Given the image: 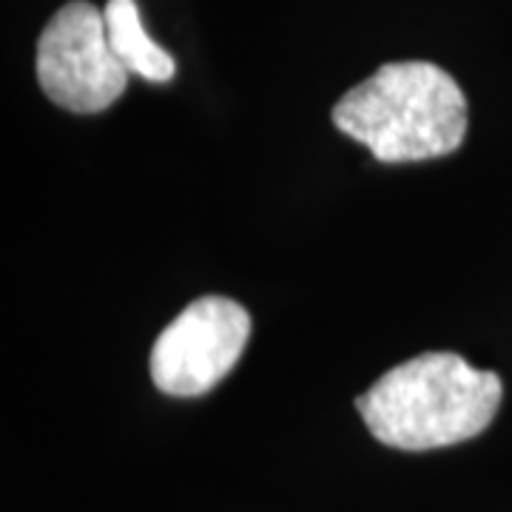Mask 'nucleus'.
Returning <instances> with one entry per match:
<instances>
[{
    "instance_id": "5",
    "label": "nucleus",
    "mask_w": 512,
    "mask_h": 512,
    "mask_svg": "<svg viewBox=\"0 0 512 512\" xmlns=\"http://www.w3.org/2000/svg\"><path fill=\"white\" fill-rule=\"evenodd\" d=\"M103 18H106L111 49L120 57L128 74H140L151 83H168L174 77L177 72L174 57L148 37L134 0H109L103 9Z\"/></svg>"
},
{
    "instance_id": "3",
    "label": "nucleus",
    "mask_w": 512,
    "mask_h": 512,
    "mask_svg": "<svg viewBox=\"0 0 512 512\" xmlns=\"http://www.w3.org/2000/svg\"><path fill=\"white\" fill-rule=\"evenodd\" d=\"M37 80L46 97L74 114H97L126 92L128 69L111 49L103 12L72 0L37 40Z\"/></svg>"
},
{
    "instance_id": "1",
    "label": "nucleus",
    "mask_w": 512,
    "mask_h": 512,
    "mask_svg": "<svg viewBox=\"0 0 512 512\" xmlns=\"http://www.w3.org/2000/svg\"><path fill=\"white\" fill-rule=\"evenodd\" d=\"M504 396L493 370H478L458 353L430 350L407 359L356 399L373 439L421 453L476 439L490 427Z\"/></svg>"
},
{
    "instance_id": "2",
    "label": "nucleus",
    "mask_w": 512,
    "mask_h": 512,
    "mask_svg": "<svg viewBox=\"0 0 512 512\" xmlns=\"http://www.w3.org/2000/svg\"><path fill=\"white\" fill-rule=\"evenodd\" d=\"M333 123L379 163H419L464 143L470 111L453 74L427 60H399L342 94Z\"/></svg>"
},
{
    "instance_id": "4",
    "label": "nucleus",
    "mask_w": 512,
    "mask_h": 512,
    "mask_svg": "<svg viewBox=\"0 0 512 512\" xmlns=\"http://www.w3.org/2000/svg\"><path fill=\"white\" fill-rule=\"evenodd\" d=\"M251 336L248 311L228 296H202L165 325L151 350V379L168 396H202L234 370Z\"/></svg>"
}]
</instances>
